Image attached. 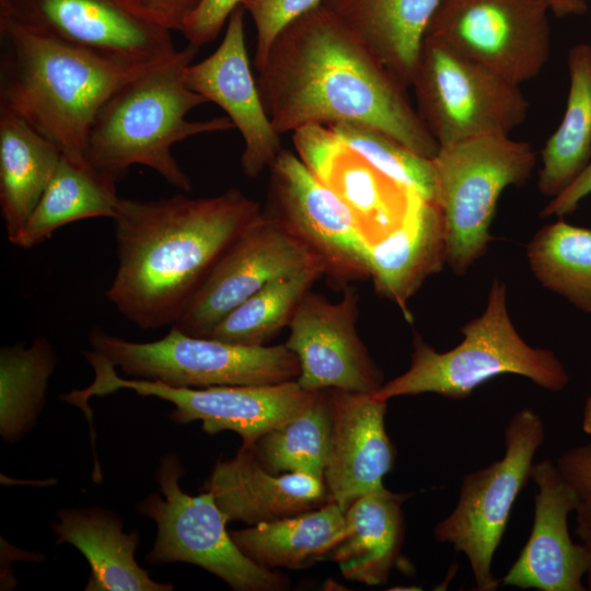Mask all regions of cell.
<instances>
[{
  "label": "cell",
  "mask_w": 591,
  "mask_h": 591,
  "mask_svg": "<svg viewBox=\"0 0 591 591\" xmlns=\"http://www.w3.org/2000/svg\"><path fill=\"white\" fill-rule=\"evenodd\" d=\"M591 194V160L582 172L541 211L542 218L564 217L573 212L579 204Z\"/></svg>",
  "instance_id": "ab89813d"
},
{
  "label": "cell",
  "mask_w": 591,
  "mask_h": 591,
  "mask_svg": "<svg viewBox=\"0 0 591 591\" xmlns=\"http://www.w3.org/2000/svg\"><path fill=\"white\" fill-rule=\"evenodd\" d=\"M549 12L557 18L582 14L587 10L586 0H544Z\"/></svg>",
  "instance_id": "b9f144b4"
},
{
  "label": "cell",
  "mask_w": 591,
  "mask_h": 591,
  "mask_svg": "<svg viewBox=\"0 0 591 591\" xmlns=\"http://www.w3.org/2000/svg\"><path fill=\"white\" fill-rule=\"evenodd\" d=\"M575 535L586 549L591 558V498L581 500L575 510ZM587 590L591 591V566L586 575Z\"/></svg>",
  "instance_id": "60d3db41"
},
{
  "label": "cell",
  "mask_w": 591,
  "mask_h": 591,
  "mask_svg": "<svg viewBox=\"0 0 591 591\" xmlns=\"http://www.w3.org/2000/svg\"><path fill=\"white\" fill-rule=\"evenodd\" d=\"M140 19L170 32H183L202 0H115Z\"/></svg>",
  "instance_id": "74e56055"
},
{
  "label": "cell",
  "mask_w": 591,
  "mask_h": 591,
  "mask_svg": "<svg viewBox=\"0 0 591 591\" xmlns=\"http://www.w3.org/2000/svg\"><path fill=\"white\" fill-rule=\"evenodd\" d=\"M57 544H71L90 565L85 591H170L173 586L152 580L135 557L140 537L126 533L114 512L97 508L62 509L53 523Z\"/></svg>",
  "instance_id": "44dd1931"
},
{
  "label": "cell",
  "mask_w": 591,
  "mask_h": 591,
  "mask_svg": "<svg viewBox=\"0 0 591 591\" xmlns=\"http://www.w3.org/2000/svg\"><path fill=\"white\" fill-rule=\"evenodd\" d=\"M245 10L240 4L230 15L218 47L185 71L187 85L220 106L244 142L241 169L255 178L269 169L282 151L280 136L263 104L245 44Z\"/></svg>",
  "instance_id": "e0dca14e"
},
{
  "label": "cell",
  "mask_w": 591,
  "mask_h": 591,
  "mask_svg": "<svg viewBox=\"0 0 591 591\" xmlns=\"http://www.w3.org/2000/svg\"><path fill=\"white\" fill-rule=\"evenodd\" d=\"M184 474L178 455H164L155 474L161 495H151L138 506L139 512L158 526L147 560L197 565L237 591L287 588L283 575L258 566L237 547L210 491L192 496L182 489L179 480Z\"/></svg>",
  "instance_id": "9c48e42d"
},
{
  "label": "cell",
  "mask_w": 591,
  "mask_h": 591,
  "mask_svg": "<svg viewBox=\"0 0 591 591\" xmlns=\"http://www.w3.org/2000/svg\"><path fill=\"white\" fill-rule=\"evenodd\" d=\"M463 340L439 352L417 334L409 368L383 383L373 395L389 401L404 395L433 393L462 399L480 384L501 374H517L553 392L561 391L569 375L548 349L525 343L507 309V288L494 280L483 314L462 327Z\"/></svg>",
  "instance_id": "5b68a950"
},
{
  "label": "cell",
  "mask_w": 591,
  "mask_h": 591,
  "mask_svg": "<svg viewBox=\"0 0 591 591\" xmlns=\"http://www.w3.org/2000/svg\"><path fill=\"white\" fill-rule=\"evenodd\" d=\"M321 182L351 210L370 245L395 231L426 199L382 173L345 143L329 162Z\"/></svg>",
  "instance_id": "4316f807"
},
{
  "label": "cell",
  "mask_w": 591,
  "mask_h": 591,
  "mask_svg": "<svg viewBox=\"0 0 591 591\" xmlns=\"http://www.w3.org/2000/svg\"><path fill=\"white\" fill-rule=\"evenodd\" d=\"M358 294L345 290L340 301L329 302L310 291L297 306L285 343L298 358L297 382L306 391L337 389L375 393L383 374L356 329Z\"/></svg>",
  "instance_id": "2e32d148"
},
{
  "label": "cell",
  "mask_w": 591,
  "mask_h": 591,
  "mask_svg": "<svg viewBox=\"0 0 591 591\" xmlns=\"http://www.w3.org/2000/svg\"><path fill=\"white\" fill-rule=\"evenodd\" d=\"M412 88L416 109L439 148L509 136L529 113L520 85L427 36Z\"/></svg>",
  "instance_id": "ba28073f"
},
{
  "label": "cell",
  "mask_w": 591,
  "mask_h": 591,
  "mask_svg": "<svg viewBox=\"0 0 591 591\" xmlns=\"http://www.w3.org/2000/svg\"><path fill=\"white\" fill-rule=\"evenodd\" d=\"M332 413L324 482L343 511L378 490L392 470L395 449L385 429L387 401L371 393L328 389Z\"/></svg>",
  "instance_id": "d6986e66"
},
{
  "label": "cell",
  "mask_w": 591,
  "mask_h": 591,
  "mask_svg": "<svg viewBox=\"0 0 591 591\" xmlns=\"http://www.w3.org/2000/svg\"><path fill=\"white\" fill-rule=\"evenodd\" d=\"M241 2L242 0H202L182 32L188 45L199 48L216 39Z\"/></svg>",
  "instance_id": "8d00e7d4"
},
{
  "label": "cell",
  "mask_w": 591,
  "mask_h": 591,
  "mask_svg": "<svg viewBox=\"0 0 591 591\" xmlns=\"http://www.w3.org/2000/svg\"><path fill=\"white\" fill-rule=\"evenodd\" d=\"M201 490L210 491L229 521L247 525L312 511L329 502L323 479L305 474H274L250 450L218 461Z\"/></svg>",
  "instance_id": "ffe728a7"
},
{
  "label": "cell",
  "mask_w": 591,
  "mask_h": 591,
  "mask_svg": "<svg viewBox=\"0 0 591 591\" xmlns=\"http://www.w3.org/2000/svg\"><path fill=\"white\" fill-rule=\"evenodd\" d=\"M569 90L564 116L541 153L538 190L561 193L591 160V45L578 44L567 58Z\"/></svg>",
  "instance_id": "f1b7e54d"
},
{
  "label": "cell",
  "mask_w": 591,
  "mask_h": 591,
  "mask_svg": "<svg viewBox=\"0 0 591 591\" xmlns=\"http://www.w3.org/2000/svg\"><path fill=\"white\" fill-rule=\"evenodd\" d=\"M269 171L265 211L303 241L326 271L345 278L369 276L370 244L346 204L289 150L282 149Z\"/></svg>",
  "instance_id": "9a60e30c"
},
{
  "label": "cell",
  "mask_w": 591,
  "mask_h": 591,
  "mask_svg": "<svg viewBox=\"0 0 591 591\" xmlns=\"http://www.w3.org/2000/svg\"><path fill=\"white\" fill-rule=\"evenodd\" d=\"M582 430L587 434H591V396L586 401L582 413Z\"/></svg>",
  "instance_id": "7bdbcfd3"
},
{
  "label": "cell",
  "mask_w": 591,
  "mask_h": 591,
  "mask_svg": "<svg viewBox=\"0 0 591 591\" xmlns=\"http://www.w3.org/2000/svg\"><path fill=\"white\" fill-rule=\"evenodd\" d=\"M91 350L128 378L174 387L267 385L297 380L300 366L285 344L250 346L188 335L172 325L160 339L138 343L90 332Z\"/></svg>",
  "instance_id": "8992f818"
},
{
  "label": "cell",
  "mask_w": 591,
  "mask_h": 591,
  "mask_svg": "<svg viewBox=\"0 0 591 591\" xmlns=\"http://www.w3.org/2000/svg\"><path fill=\"white\" fill-rule=\"evenodd\" d=\"M556 465L580 500L591 498V442L566 450Z\"/></svg>",
  "instance_id": "f35d334b"
},
{
  "label": "cell",
  "mask_w": 591,
  "mask_h": 591,
  "mask_svg": "<svg viewBox=\"0 0 591 591\" xmlns=\"http://www.w3.org/2000/svg\"><path fill=\"white\" fill-rule=\"evenodd\" d=\"M0 13L100 58L129 66L173 56L172 32L115 0H0Z\"/></svg>",
  "instance_id": "5bb4252c"
},
{
  "label": "cell",
  "mask_w": 591,
  "mask_h": 591,
  "mask_svg": "<svg viewBox=\"0 0 591 591\" xmlns=\"http://www.w3.org/2000/svg\"><path fill=\"white\" fill-rule=\"evenodd\" d=\"M445 260L444 227L433 201L421 200L404 222L368 252V275L375 289L412 321L407 302Z\"/></svg>",
  "instance_id": "603a6c76"
},
{
  "label": "cell",
  "mask_w": 591,
  "mask_h": 591,
  "mask_svg": "<svg viewBox=\"0 0 591 591\" xmlns=\"http://www.w3.org/2000/svg\"><path fill=\"white\" fill-rule=\"evenodd\" d=\"M0 46V107L76 159L84 158L90 127L104 102L159 63L109 61L1 13Z\"/></svg>",
  "instance_id": "3957f363"
},
{
  "label": "cell",
  "mask_w": 591,
  "mask_h": 591,
  "mask_svg": "<svg viewBox=\"0 0 591 591\" xmlns=\"http://www.w3.org/2000/svg\"><path fill=\"white\" fill-rule=\"evenodd\" d=\"M535 163L531 144L509 136L439 148L432 159L433 201L443 220L445 260L454 273H465L486 252L501 193L525 183Z\"/></svg>",
  "instance_id": "52a82bcc"
},
{
  "label": "cell",
  "mask_w": 591,
  "mask_h": 591,
  "mask_svg": "<svg viewBox=\"0 0 591 591\" xmlns=\"http://www.w3.org/2000/svg\"><path fill=\"white\" fill-rule=\"evenodd\" d=\"M255 70L279 135L348 123L379 130L428 159L439 151L407 86L321 3L281 28Z\"/></svg>",
  "instance_id": "6da1fadb"
},
{
  "label": "cell",
  "mask_w": 591,
  "mask_h": 591,
  "mask_svg": "<svg viewBox=\"0 0 591 591\" xmlns=\"http://www.w3.org/2000/svg\"><path fill=\"white\" fill-rule=\"evenodd\" d=\"M340 140L394 181L434 199L432 159L370 127L340 123L329 126ZM434 202V201H433Z\"/></svg>",
  "instance_id": "836d02e7"
},
{
  "label": "cell",
  "mask_w": 591,
  "mask_h": 591,
  "mask_svg": "<svg viewBox=\"0 0 591 591\" xmlns=\"http://www.w3.org/2000/svg\"><path fill=\"white\" fill-rule=\"evenodd\" d=\"M409 496L382 487L359 497L345 511V536L329 555L346 579L368 586L387 581L401 553L402 505Z\"/></svg>",
  "instance_id": "cb8c5ba5"
},
{
  "label": "cell",
  "mask_w": 591,
  "mask_h": 591,
  "mask_svg": "<svg viewBox=\"0 0 591 591\" xmlns=\"http://www.w3.org/2000/svg\"><path fill=\"white\" fill-rule=\"evenodd\" d=\"M83 355L95 378L88 387L66 394L70 404L84 408L92 396L130 390L172 403L174 409L170 419L176 424L200 420L207 433L225 430L237 433L242 450L251 449L260 437L299 415L318 392L304 390L297 380L267 385L174 387L157 381L123 378L93 350H84Z\"/></svg>",
  "instance_id": "8fae6325"
},
{
  "label": "cell",
  "mask_w": 591,
  "mask_h": 591,
  "mask_svg": "<svg viewBox=\"0 0 591 591\" xmlns=\"http://www.w3.org/2000/svg\"><path fill=\"white\" fill-rule=\"evenodd\" d=\"M321 2L322 0H242L241 5L251 16L256 32L254 68L263 62L274 38L283 26Z\"/></svg>",
  "instance_id": "e575fe53"
},
{
  "label": "cell",
  "mask_w": 591,
  "mask_h": 591,
  "mask_svg": "<svg viewBox=\"0 0 591 591\" xmlns=\"http://www.w3.org/2000/svg\"><path fill=\"white\" fill-rule=\"evenodd\" d=\"M320 263L303 241L262 211L218 259L174 326L188 335L206 337L267 283Z\"/></svg>",
  "instance_id": "4fadbf2b"
},
{
  "label": "cell",
  "mask_w": 591,
  "mask_h": 591,
  "mask_svg": "<svg viewBox=\"0 0 591 591\" xmlns=\"http://www.w3.org/2000/svg\"><path fill=\"white\" fill-rule=\"evenodd\" d=\"M57 358L45 337L30 346L19 343L0 351V433L14 442L37 420Z\"/></svg>",
  "instance_id": "f546056e"
},
{
  "label": "cell",
  "mask_w": 591,
  "mask_h": 591,
  "mask_svg": "<svg viewBox=\"0 0 591 591\" xmlns=\"http://www.w3.org/2000/svg\"><path fill=\"white\" fill-rule=\"evenodd\" d=\"M531 269L543 287L591 313V230L558 220L528 245Z\"/></svg>",
  "instance_id": "4dcf8cb0"
},
{
  "label": "cell",
  "mask_w": 591,
  "mask_h": 591,
  "mask_svg": "<svg viewBox=\"0 0 591 591\" xmlns=\"http://www.w3.org/2000/svg\"><path fill=\"white\" fill-rule=\"evenodd\" d=\"M531 479L537 488L532 530L502 582L519 589L586 591L591 558L568 529V517L581 500L551 460L534 463Z\"/></svg>",
  "instance_id": "ac0fdd59"
},
{
  "label": "cell",
  "mask_w": 591,
  "mask_h": 591,
  "mask_svg": "<svg viewBox=\"0 0 591 591\" xmlns=\"http://www.w3.org/2000/svg\"><path fill=\"white\" fill-rule=\"evenodd\" d=\"M298 158L322 181L324 173L344 142L327 125L310 124L292 132Z\"/></svg>",
  "instance_id": "d590c367"
},
{
  "label": "cell",
  "mask_w": 591,
  "mask_h": 591,
  "mask_svg": "<svg viewBox=\"0 0 591 591\" xmlns=\"http://www.w3.org/2000/svg\"><path fill=\"white\" fill-rule=\"evenodd\" d=\"M198 48L188 45L117 89L101 106L90 127L84 158L116 183L134 165H143L182 192L190 178L172 154L189 137L234 128L228 117L188 120L208 103L186 83L185 71Z\"/></svg>",
  "instance_id": "277c9868"
},
{
  "label": "cell",
  "mask_w": 591,
  "mask_h": 591,
  "mask_svg": "<svg viewBox=\"0 0 591 591\" xmlns=\"http://www.w3.org/2000/svg\"><path fill=\"white\" fill-rule=\"evenodd\" d=\"M61 155L50 140L0 107V210L8 240L36 208Z\"/></svg>",
  "instance_id": "d4e9b609"
},
{
  "label": "cell",
  "mask_w": 591,
  "mask_h": 591,
  "mask_svg": "<svg viewBox=\"0 0 591 591\" xmlns=\"http://www.w3.org/2000/svg\"><path fill=\"white\" fill-rule=\"evenodd\" d=\"M326 271L320 263L273 280L225 315L206 337L259 346L288 326L302 298Z\"/></svg>",
  "instance_id": "d6a6232c"
},
{
  "label": "cell",
  "mask_w": 591,
  "mask_h": 591,
  "mask_svg": "<svg viewBox=\"0 0 591 591\" xmlns=\"http://www.w3.org/2000/svg\"><path fill=\"white\" fill-rule=\"evenodd\" d=\"M242 553L260 567L298 569L320 559L344 538L345 511L321 508L230 532Z\"/></svg>",
  "instance_id": "83f0119b"
},
{
  "label": "cell",
  "mask_w": 591,
  "mask_h": 591,
  "mask_svg": "<svg viewBox=\"0 0 591 591\" xmlns=\"http://www.w3.org/2000/svg\"><path fill=\"white\" fill-rule=\"evenodd\" d=\"M332 413L327 390L282 426L260 437L248 449L274 474L299 473L324 480Z\"/></svg>",
  "instance_id": "1f68e13d"
},
{
  "label": "cell",
  "mask_w": 591,
  "mask_h": 591,
  "mask_svg": "<svg viewBox=\"0 0 591 591\" xmlns=\"http://www.w3.org/2000/svg\"><path fill=\"white\" fill-rule=\"evenodd\" d=\"M441 0H322L405 85L412 86L421 44Z\"/></svg>",
  "instance_id": "7402d4cb"
},
{
  "label": "cell",
  "mask_w": 591,
  "mask_h": 591,
  "mask_svg": "<svg viewBox=\"0 0 591 591\" xmlns=\"http://www.w3.org/2000/svg\"><path fill=\"white\" fill-rule=\"evenodd\" d=\"M544 439L545 426L537 413L531 408L514 413L505 428L502 457L463 476L457 503L434 526L438 542L466 556L479 591L499 586L491 572L494 555Z\"/></svg>",
  "instance_id": "30bf717a"
},
{
  "label": "cell",
  "mask_w": 591,
  "mask_h": 591,
  "mask_svg": "<svg viewBox=\"0 0 591 591\" xmlns=\"http://www.w3.org/2000/svg\"><path fill=\"white\" fill-rule=\"evenodd\" d=\"M119 199L115 181L99 172L85 158L76 159L62 153L36 208L9 242L28 250L74 221L113 219Z\"/></svg>",
  "instance_id": "484cf974"
},
{
  "label": "cell",
  "mask_w": 591,
  "mask_h": 591,
  "mask_svg": "<svg viewBox=\"0 0 591 591\" xmlns=\"http://www.w3.org/2000/svg\"><path fill=\"white\" fill-rule=\"evenodd\" d=\"M262 212L239 189L192 198L119 199L117 268L106 298L143 329L174 325L225 250Z\"/></svg>",
  "instance_id": "7a4b0ae2"
},
{
  "label": "cell",
  "mask_w": 591,
  "mask_h": 591,
  "mask_svg": "<svg viewBox=\"0 0 591 591\" xmlns=\"http://www.w3.org/2000/svg\"><path fill=\"white\" fill-rule=\"evenodd\" d=\"M544 0H441L425 36L520 85L551 54Z\"/></svg>",
  "instance_id": "7c38bea8"
}]
</instances>
